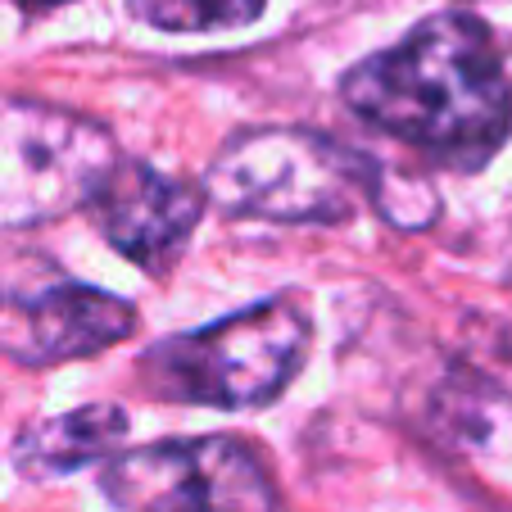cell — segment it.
<instances>
[{"mask_svg":"<svg viewBox=\"0 0 512 512\" xmlns=\"http://www.w3.org/2000/svg\"><path fill=\"white\" fill-rule=\"evenodd\" d=\"M345 105L458 173L485 168L512 132L503 55L472 14H431L399 46L354 64Z\"/></svg>","mask_w":512,"mask_h":512,"instance_id":"obj_1","label":"cell"},{"mask_svg":"<svg viewBox=\"0 0 512 512\" xmlns=\"http://www.w3.org/2000/svg\"><path fill=\"white\" fill-rule=\"evenodd\" d=\"M377 164L304 127H259L218 150L209 200L263 223H345L372 200Z\"/></svg>","mask_w":512,"mask_h":512,"instance_id":"obj_2","label":"cell"},{"mask_svg":"<svg viewBox=\"0 0 512 512\" xmlns=\"http://www.w3.org/2000/svg\"><path fill=\"white\" fill-rule=\"evenodd\" d=\"M309 318L295 300H268L200 331L159 340L141 358L155 395L204 408H259L295 381L309 354Z\"/></svg>","mask_w":512,"mask_h":512,"instance_id":"obj_3","label":"cell"},{"mask_svg":"<svg viewBox=\"0 0 512 512\" xmlns=\"http://www.w3.org/2000/svg\"><path fill=\"white\" fill-rule=\"evenodd\" d=\"M114 168V136L91 118L32 100L0 105V227L50 223L91 204Z\"/></svg>","mask_w":512,"mask_h":512,"instance_id":"obj_4","label":"cell"},{"mask_svg":"<svg viewBox=\"0 0 512 512\" xmlns=\"http://www.w3.org/2000/svg\"><path fill=\"white\" fill-rule=\"evenodd\" d=\"M100 485L123 512H277L263 458L232 435L132 449L105 467Z\"/></svg>","mask_w":512,"mask_h":512,"instance_id":"obj_5","label":"cell"},{"mask_svg":"<svg viewBox=\"0 0 512 512\" xmlns=\"http://www.w3.org/2000/svg\"><path fill=\"white\" fill-rule=\"evenodd\" d=\"M132 327V304L100 286H55L41 295L0 300V354L23 363V368L91 358L127 340Z\"/></svg>","mask_w":512,"mask_h":512,"instance_id":"obj_6","label":"cell"},{"mask_svg":"<svg viewBox=\"0 0 512 512\" xmlns=\"http://www.w3.org/2000/svg\"><path fill=\"white\" fill-rule=\"evenodd\" d=\"M91 204L105 241L123 259L141 268H164L191 241L204 213V191L150 164H118Z\"/></svg>","mask_w":512,"mask_h":512,"instance_id":"obj_7","label":"cell"},{"mask_svg":"<svg viewBox=\"0 0 512 512\" xmlns=\"http://www.w3.org/2000/svg\"><path fill=\"white\" fill-rule=\"evenodd\" d=\"M127 435V413L118 404H87L73 413L46 417V422L28 426L14 445V463L23 476H64L78 472L87 463H100L109 449Z\"/></svg>","mask_w":512,"mask_h":512,"instance_id":"obj_8","label":"cell"},{"mask_svg":"<svg viewBox=\"0 0 512 512\" xmlns=\"http://www.w3.org/2000/svg\"><path fill=\"white\" fill-rule=\"evenodd\" d=\"M145 23L164 32H227L263 14V0H132Z\"/></svg>","mask_w":512,"mask_h":512,"instance_id":"obj_9","label":"cell"},{"mask_svg":"<svg viewBox=\"0 0 512 512\" xmlns=\"http://www.w3.org/2000/svg\"><path fill=\"white\" fill-rule=\"evenodd\" d=\"M372 204L386 213L395 227H426L440 213V195L417 177H390L377 168V186H372Z\"/></svg>","mask_w":512,"mask_h":512,"instance_id":"obj_10","label":"cell"},{"mask_svg":"<svg viewBox=\"0 0 512 512\" xmlns=\"http://www.w3.org/2000/svg\"><path fill=\"white\" fill-rule=\"evenodd\" d=\"M23 10H32V14H41V10H59V5H68V0H19Z\"/></svg>","mask_w":512,"mask_h":512,"instance_id":"obj_11","label":"cell"}]
</instances>
